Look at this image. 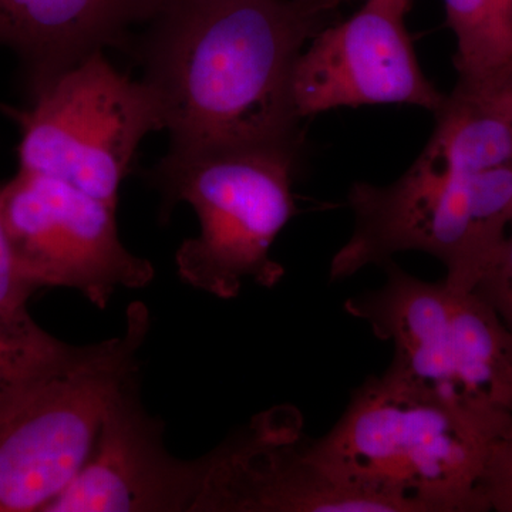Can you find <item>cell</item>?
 Masks as SVG:
<instances>
[{"label":"cell","mask_w":512,"mask_h":512,"mask_svg":"<svg viewBox=\"0 0 512 512\" xmlns=\"http://www.w3.org/2000/svg\"><path fill=\"white\" fill-rule=\"evenodd\" d=\"M434 114L429 143L399 180L353 185L355 225L332 281L419 251L446 266L451 288L474 291L500 251L512 224V90L457 84Z\"/></svg>","instance_id":"6da1fadb"},{"label":"cell","mask_w":512,"mask_h":512,"mask_svg":"<svg viewBox=\"0 0 512 512\" xmlns=\"http://www.w3.org/2000/svg\"><path fill=\"white\" fill-rule=\"evenodd\" d=\"M320 18L298 0H173L140 47L170 151L301 141L292 74Z\"/></svg>","instance_id":"7a4b0ae2"},{"label":"cell","mask_w":512,"mask_h":512,"mask_svg":"<svg viewBox=\"0 0 512 512\" xmlns=\"http://www.w3.org/2000/svg\"><path fill=\"white\" fill-rule=\"evenodd\" d=\"M504 431L384 372L316 441L329 470L379 512H481Z\"/></svg>","instance_id":"3957f363"},{"label":"cell","mask_w":512,"mask_h":512,"mask_svg":"<svg viewBox=\"0 0 512 512\" xmlns=\"http://www.w3.org/2000/svg\"><path fill=\"white\" fill-rule=\"evenodd\" d=\"M299 146L301 141L168 151L150 171L164 212L188 202L200 221V234L175 254L185 284L228 301L245 282L268 289L281 282L285 269L271 249L296 212L292 184Z\"/></svg>","instance_id":"277c9868"},{"label":"cell","mask_w":512,"mask_h":512,"mask_svg":"<svg viewBox=\"0 0 512 512\" xmlns=\"http://www.w3.org/2000/svg\"><path fill=\"white\" fill-rule=\"evenodd\" d=\"M376 291L345 308L394 348L387 375L507 427L512 409V338L476 291L427 282L387 261Z\"/></svg>","instance_id":"5b68a950"},{"label":"cell","mask_w":512,"mask_h":512,"mask_svg":"<svg viewBox=\"0 0 512 512\" xmlns=\"http://www.w3.org/2000/svg\"><path fill=\"white\" fill-rule=\"evenodd\" d=\"M150 316L127 312L117 338L76 348L0 416V512H45L92 454L116 394L137 372Z\"/></svg>","instance_id":"8992f818"},{"label":"cell","mask_w":512,"mask_h":512,"mask_svg":"<svg viewBox=\"0 0 512 512\" xmlns=\"http://www.w3.org/2000/svg\"><path fill=\"white\" fill-rule=\"evenodd\" d=\"M0 110L19 127L18 170L59 178L113 208L141 141L167 127L156 87L120 73L103 52L56 77L29 109Z\"/></svg>","instance_id":"52a82bcc"},{"label":"cell","mask_w":512,"mask_h":512,"mask_svg":"<svg viewBox=\"0 0 512 512\" xmlns=\"http://www.w3.org/2000/svg\"><path fill=\"white\" fill-rule=\"evenodd\" d=\"M0 214L20 275L35 291L67 288L104 309L120 288H146L154 266L119 238L116 208L59 178L18 170Z\"/></svg>","instance_id":"ba28073f"},{"label":"cell","mask_w":512,"mask_h":512,"mask_svg":"<svg viewBox=\"0 0 512 512\" xmlns=\"http://www.w3.org/2000/svg\"><path fill=\"white\" fill-rule=\"evenodd\" d=\"M412 0H366L355 15L320 29L292 74L299 119L339 107L410 104L436 113L447 94L421 70L404 15Z\"/></svg>","instance_id":"9c48e42d"},{"label":"cell","mask_w":512,"mask_h":512,"mask_svg":"<svg viewBox=\"0 0 512 512\" xmlns=\"http://www.w3.org/2000/svg\"><path fill=\"white\" fill-rule=\"evenodd\" d=\"M195 511L379 512L323 463L291 406L259 414L204 457Z\"/></svg>","instance_id":"30bf717a"},{"label":"cell","mask_w":512,"mask_h":512,"mask_svg":"<svg viewBox=\"0 0 512 512\" xmlns=\"http://www.w3.org/2000/svg\"><path fill=\"white\" fill-rule=\"evenodd\" d=\"M204 458L177 460L148 416L131 377L110 403L92 454L45 512L195 511Z\"/></svg>","instance_id":"8fae6325"},{"label":"cell","mask_w":512,"mask_h":512,"mask_svg":"<svg viewBox=\"0 0 512 512\" xmlns=\"http://www.w3.org/2000/svg\"><path fill=\"white\" fill-rule=\"evenodd\" d=\"M173 0H0V46L18 57L35 99L56 77L106 47H127L134 26Z\"/></svg>","instance_id":"7c38bea8"},{"label":"cell","mask_w":512,"mask_h":512,"mask_svg":"<svg viewBox=\"0 0 512 512\" xmlns=\"http://www.w3.org/2000/svg\"><path fill=\"white\" fill-rule=\"evenodd\" d=\"M456 36L458 83L498 89L512 80V0H443Z\"/></svg>","instance_id":"4fadbf2b"},{"label":"cell","mask_w":512,"mask_h":512,"mask_svg":"<svg viewBox=\"0 0 512 512\" xmlns=\"http://www.w3.org/2000/svg\"><path fill=\"white\" fill-rule=\"evenodd\" d=\"M72 349L40 326L22 332L0 325V416L55 370Z\"/></svg>","instance_id":"5bb4252c"},{"label":"cell","mask_w":512,"mask_h":512,"mask_svg":"<svg viewBox=\"0 0 512 512\" xmlns=\"http://www.w3.org/2000/svg\"><path fill=\"white\" fill-rule=\"evenodd\" d=\"M35 292L20 275L0 214V325L22 332L39 328L28 311Z\"/></svg>","instance_id":"9a60e30c"},{"label":"cell","mask_w":512,"mask_h":512,"mask_svg":"<svg viewBox=\"0 0 512 512\" xmlns=\"http://www.w3.org/2000/svg\"><path fill=\"white\" fill-rule=\"evenodd\" d=\"M474 291L497 312L512 338V224Z\"/></svg>","instance_id":"2e32d148"},{"label":"cell","mask_w":512,"mask_h":512,"mask_svg":"<svg viewBox=\"0 0 512 512\" xmlns=\"http://www.w3.org/2000/svg\"><path fill=\"white\" fill-rule=\"evenodd\" d=\"M490 510L512 512V409L503 437L495 447L487 483Z\"/></svg>","instance_id":"e0dca14e"},{"label":"cell","mask_w":512,"mask_h":512,"mask_svg":"<svg viewBox=\"0 0 512 512\" xmlns=\"http://www.w3.org/2000/svg\"><path fill=\"white\" fill-rule=\"evenodd\" d=\"M305 8L312 10V12L322 15L328 12V10L335 8L339 3L345 2V0H298Z\"/></svg>","instance_id":"ac0fdd59"}]
</instances>
